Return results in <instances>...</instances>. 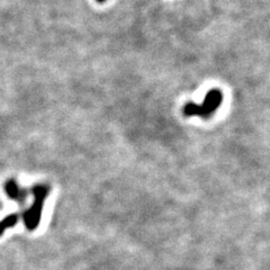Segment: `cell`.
<instances>
[{"label":"cell","instance_id":"cell-3","mask_svg":"<svg viewBox=\"0 0 270 270\" xmlns=\"http://www.w3.org/2000/svg\"><path fill=\"white\" fill-rule=\"evenodd\" d=\"M5 190H6L9 198L17 200V202H21V203L24 202L27 195V191L25 189L21 188L14 179H11L6 182V185H5Z\"/></svg>","mask_w":270,"mask_h":270},{"label":"cell","instance_id":"cell-4","mask_svg":"<svg viewBox=\"0 0 270 270\" xmlns=\"http://www.w3.org/2000/svg\"><path fill=\"white\" fill-rule=\"evenodd\" d=\"M18 219H20V215H17V214H11L5 217L3 221L0 222V235H2L3 233L7 230V228L15 226L16 223L18 222Z\"/></svg>","mask_w":270,"mask_h":270},{"label":"cell","instance_id":"cell-1","mask_svg":"<svg viewBox=\"0 0 270 270\" xmlns=\"http://www.w3.org/2000/svg\"><path fill=\"white\" fill-rule=\"evenodd\" d=\"M49 191H50L49 187L44 185H38L33 188L34 203L32 204L31 207L26 210L24 215H23V218H24V223L27 230L34 231L38 228L41 221V215H42L43 205L45 199L48 197Z\"/></svg>","mask_w":270,"mask_h":270},{"label":"cell","instance_id":"cell-2","mask_svg":"<svg viewBox=\"0 0 270 270\" xmlns=\"http://www.w3.org/2000/svg\"><path fill=\"white\" fill-rule=\"evenodd\" d=\"M206 103L203 107H196V106H187L185 109V113L187 115H194V114H199V115H208L213 111L217 108V106L221 103V96L217 91H212L206 97Z\"/></svg>","mask_w":270,"mask_h":270},{"label":"cell","instance_id":"cell-5","mask_svg":"<svg viewBox=\"0 0 270 270\" xmlns=\"http://www.w3.org/2000/svg\"><path fill=\"white\" fill-rule=\"evenodd\" d=\"M99 2H103V0H99Z\"/></svg>","mask_w":270,"mask_h":270}]
</instances>
